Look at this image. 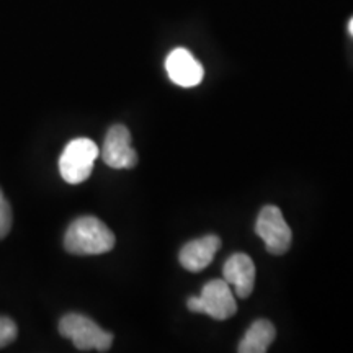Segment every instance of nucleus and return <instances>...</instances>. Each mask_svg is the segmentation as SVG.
I'll list each match as a JSON object with an SVG mask.
<instances>
[{"mask_svg":"<svg viewBox=\"0 0 353 353\" xmlns=\"http://www.w3.org/2000/svg\"><path fill=\"white\" fill-rule=\"evenodd\" d=\"M275 325L267 319H257L247 329V332L239 342V353H265L272 342L275 341Z\"/></svg>","mask_w":353,"mask_h":353,"instance_id":"9d476101","label":"nucleus"},{"mask_svg":"<svg viewBox=\"0 0 353 353\" xmlns=\"http://www.w3.org/2000/svg\"><path fill=\"white\" fill-rule=\"evenodd\" d=\"M219 247V237L214 236V234H210V236L200 237V239L185 244L182 250H180L179 260L182 263V267L187 268L188 272H201L213 262Z\"/></svg>","mask_w":353,"mask_h":353,"instance_id":"1a4fd4ad","label":"nucleus"},{"mask_svg":"<svg viewBox=\"0 0 353 353\" xmlns=\"http://www.w3.org/2000/svg\"><path fill=\"white\" fill-rule=\"evenodd\" d=\"M165 69L170 81L179 87H195L203 81V65L183 48H176L167 56Z\"/></svg>","mask_w":353,"mask_h":353,"instance_id":"0eeeda50","label":"nucleus"},{"mask_svg":"<svg viewBox=\"0 0 353 353\" xmlns=\"http://www.w3.org/2000/svg\"><path fill=\"white\" fill-rule=\"evenodd\" d=\"M348 32H350V34L353 37V19L350 20V23H348Z\"/></svg>","mask_w":353,"mask_h":353,"instance_id":"ddd939ff","label":"nucleus"},{"mask_svg":"<svg viewBox=\"0 0 353 353\" xmlns=\"http://www.w3.org/2000/svg\"><path fill=\"white\" fill-rule=\"evenodd\" d=\"M187 307L192 312L208 314L216 321H226L237 311L236 298L226 280H211L203 286L200 296L188 298Z\"/></svg>","mask_w":353,"mask_h":353,"instance_id":"20e7f679","label":"nucleus"},{"mask_svg":"<svg viewBox=\"0 0 353 353\" xmlns=\"http://www.w3.org/2000/svg\"><path fill=\"white\" fill-rule=\"evenodd\" d=\"M59 334L70 339L79 350L107 352L113 343V334L95 324L90 317L70 312L59 321Z\"/></svg>","mask_w":353,"mask_h":353,"instance_id":"f03ea898","label":"nucleus"},{"mask_svg":"<svg viewBox=\"0 0 353 353\" xmlns=\"http://www.w3.org/2000/svg\"><path fill=\"white\" fill-rule=\"evenodd\" d=\"M255 232L263 241L272 255H283L288 252L293 241V232L283 218L278 206L267 205L260 210L255 223Z\"/></svg>","mask_w":353,"mask_h":353,"instance_id":"39448f33","label":"nucleus"},{"mask_svg":"<svg viewBox=\"0 0 353 353\" xmlns=\"http://www.w3.org/2000/svg\"><path fill=\"white\" fill-rule=\"evenodd\" d=\"M99 148L92 139L77 138L65 145L59 159L61 176L70 185H79L90 176L95 159L99 157Z\"/></svg>","mask_w":353,"mask_h":353,"instance_id":"7ed1b4c3","label":"nucleus"},{"mask_svg":"<svg viewBox=\"0 0 353 353\" xmlns=\"http://www.w3.org/2000/svg\"><path fill=\"white\" fill-rule=\"evenodd\" d=\"M64 247L74 255L107 254L114 247V234L95 216H82L65 231Z\"/></svg>","mask_w":353,"mask_h":353,"instance_id":"f257e3e1","label":"nucleus"},{"mask_svg":"<svg viewBox=\"0 0 353 353\" xmlns=\"http://www.w3.org/2000/svg\"><path fill=\"white\" fill-rule=\"evenodd\" d=\"M17 339V325L8 317L0 316V348L7 347Z\"/></svg>","mask_w":353,"mask_h":353,"instance_id":"f8f14e48","label":"nucleus"},{"mask_svg":"<svg viewBox=\"0 0 353 353\" xmlns=\"http://www.w3.org/2000/svg\"><path fill=\"white\" fill-rule=\"evenodd\" d=\"M101 159L112 169H132L138 164V154L131 148V132L125 125H114L105 136Z\"/></svg>","mask_w":353,"mask_h":353,"instance_id":"423d86ee","label":"nucleus"},{"mask_svg":"<svg viewBox=\"0 0 353 353\" xmlns=\"http://www.w3.org/2000/svg\"><path fill=\"white\" fill-rule=\"evenodd\" d=\"M12 229V208L0 190V239L7 236Z\"/></svg>","mask_w":353,"mask_h":353,"instance_id":"9b49d317","label":"nucleus"},{"mask_svg":"<svg viewBox=\"0 0 353 353\" xmlns=\"http://www.w3.org/2000/svg\"><path fill=\"white\" fill-rule=\"evenodd\" d=\"M224 280L234 288V294L247 298L252 294L255 286V265L247 254H232L223 268Z\"/></svg>","mask_w":353,"mask_h":353,"instance_id":"6e6552de","label":"nucleus"}]
</instances>
